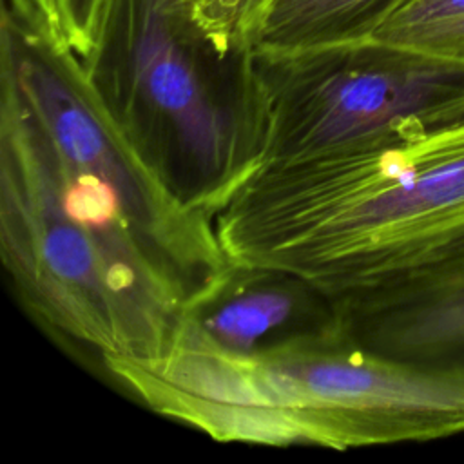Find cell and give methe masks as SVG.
Returning <instances> with one entry per match:
<instances>
[{"label": "cell", "instance_id": "cell-1", "mask_svg": "<svg viewBox=\"0 0 464 464\" xmlns=\"http://www.w3.org/2000/svg\"><path fill=\"white\" fill-rule=\"evenodd\" d=\"M0 254L16 295L100 361H152L228 266L40 16L2 5Z\"/></svg>", "mask_w": 464, "mask_h": 464}, {"label": "cell", "instance_id": "cell-2", "mask_svg": "<svg viewBox=\"0 0 464 464\" xmlns=\"http://www.w3.org/2000/svg\"><path fill=\"white\" fill-rule=\"evenodd\" d=\"M230 263L343 299L464 250V107L323 154L259 163L210 216Z\"/></svg>", "mask_w": 464, "mask_h": 464}, {"label": "cell", "instance_id": "cell-3", "mask_svg": "<svg viewBox=\"0 0 464 464\" xmlns=\"http://www.w3.org/2000/svg\"><path fill=\"white\" fill-rule=\"evenodd\" d=\"M152 411L223 442L348 450L464 433V368L395 361L344 332L254 357L174 341L158 359H102Z\"/></svg>", "mask_w": 464, "mask_h": 464}, {"label": "cell", "instance_id": "cell-4", "mask_svg": "<svg viewBox=\"0 0 464 464\" xmlns=\"http://www.w3.org/2000/svg\"><path fill=\"white\" fill-rule=\"evenodd\" d=\"M78 60L163 183L208 221L257 167L254 49L210 36L187 0H107L94 44Z\"/></svg>", "mask_w": 464, "mask_h": 464}, {"label": "cell", "instance_id": "cell-5", "mask_svg": "<svg viewBox=\"0 0 464 464\" xmlns=\"http://www.w3.org/2000/svg\"><path fill=\"white\" fill-rule=\"evenodd\" d=\"M254 69L263 114L259 163L343 149L464 107V63L375 38L254 49Z\"/></svg>", "mask_w": 464, "mask_h": 464}, {"label": "cell", "instance_id": "cell-6", "mask_svg": "<svg viewBox=\"0 0 464 464\" xmlns=\"http://www.w3.org/2000/svg\"><path fill=\"white\" fill-rule=\"evenodd\" d=\"M343 332L335 297L276 268L228 263L187 303L174 341L254 357Z\"/></svg>", "mask_w": 464, "mask_h": 464}, {"label": "cell", "instance_id": "cell-7", "mask_svg": "<svg viewBox=\"0 0 464 464\" xmlns=\"http://www.w3.org/2000/svg\"><path fill=\"white\" fill-rule=\"evenodd\" d=\"M337 303L353 343L410 364L464 368V250Z\"/></svg>", "mask_w": 464, "mask_h": 464}, {"label": "cell", "instance_id": "cell-8", "mask_svg": "<svg viewBox=\"0 0 464 464\" xmlns=\"http://www.w3.org/2000/svg\"><path fill=\"white\" fill-rule=\"evenodd\" d=\"M411 0H277L254 49L294 51L372 38Z\"/></svg>", "mask_w": 464, "mask_h": 464}, {"label": "cell", "instance_id": "cell-9", "mask_svg": "<svg viewBox=\"0 0 464 464\" xmlns=\"http://www.w3.org/2000/svg\"><path fill=\"white\" fill-rule=\"evenodd\" d=\"M277 0H187L192 16L216 40L254 49Z\"/></svg>", "mask_w": 464, "mask_h": 464}, {"label": "cell", "instance_id": "cell-10", "mask_svg": "<svg viewBox=\"0 0 464 464\" xmlns=\"http://www.w3.org/2000/svg\"><path fill=\"white\" fill-rule=\"evenodd\" d=\"M107 0H42V22L82 58L98 34Z\"/></svg>", "mask_w": 464, "mask_h": 464}, {"label": "cell", "instance_id": "cell-11", "mask_svg": "<svg viewBox=\"0 0 464 464\" xmlns=\"http://www.w3.org/2000/svg\"><path fill=\"white\" fill-rule=\"evenodd\" d=\"M464 16V0H411L386 20L372 38L393 44L417 29Z\"/></svg>", "mask_w": 464, "mask_h": 464}, {"label": "cell", "instance_id": "cell-12", "mask_svg": "<svg viewBox=\"0 0 464 464\" xmlns=\"http://www.w3.org/2000/svg\"><path fill=\"white\" fill-rule=\"evenodd\" d=\"M393 45L417 49L439 58L464 63V16L408 33L393 42Z\"/></svg>", "mask_w": 464, "mask_h": 464}, {"label": "cell", "instance_id": "cell-13", "mask_svg": "<svg viewBox=\"0 0 464 464\" xmlns=\"http://www.w3.org/2000/svg\"><path fill=\"white\" fill-rule=\"evenodd\" d=\"M16 2H20V4H24V5L31 7V9H33V11H36V13H38V16L42 18V0H16Z\"/></svg>", "mask_w": 464, "mask_h": 464}]
</instances>
